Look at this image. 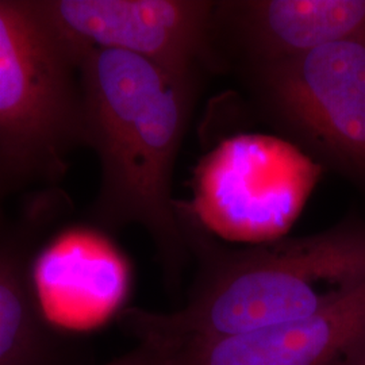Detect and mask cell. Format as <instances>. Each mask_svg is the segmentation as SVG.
<instances>
[{"instance_id": "obj_1", "label": "cell", "mask_w": 365, "mask_h": 365, "mask_svg": "<svg viewBox=\"0 0 365 365\" xmlns=\"http://www.w3.org/2000/svg\"><path fill=\"white\" fill-rule=\"evenodd\" d=\"M78 78L84 145L101 164L92 221L106 230L141 226L176 279L191 249L172 182L197 78L111 49L86 53Z\"/></svg>"}, {"instance_id": "obj_2", "label": "cell", "mask_w": 365, "mask_h": 365, "mask_svg": "<svg viewBox=\"0 0 365 365\" xmlns=\"http://www.w3.org/2000/svg\"><path fill=\"white\" fill-rule=\"evenodd\" d=\"M194 284L170 313L130 309L137 339L182 342L244 334L307 318L365 282V222L348 220L297 238L226 248L187 221Z\"/></svg>"}, {"instance_id": "obj_3", "label": "cell", "mask_w": 365, "mask_h": 365, "mask_svg": "<svg viewBox=\"0 0 365 365\" xmlns=\"http://www.w3.org/2000/svg\"><path fill=\"white\" fill-rule=\"evenodd\" d=\"M81 145L78 64L25 0H0V156L24 182H54Z\"/></svg>"}, {"instance_id": "obj_4", "label": "cell", "mask_w": 365, "mask_h": 365, "mask_svg": "<svg viewBox=\"0 0 365 365\" xmlns=\"http://www.w3.org/2000/svg\"><path fill=\"white\" fill-rule=\"evenodd\" d=\"M245 72L261 111L292 144L365 182V36Z\"/></svg>"}, {"instance_id": "obj_5", "label": "cell", "mask_w": 365, "mask_h": 365, "mask_svg": "<svg viewBox=\"0 0 365 365\" xmlns=\"http://www.w3.org/2000/svg\"><path fill=\"white\" fill-rule=\"evenodd\" d=\"M322 167L297 145L268 134H237L203 157L192 199L179 211L227 241L283 238L298 220Z\"/></svg>"}, {"instance_id": "obj_6", "label": "cell", "mask_w": 365, "mask_h": 365, "mask_svg": "<svg viewBox=\"0 0 365 365\" xmlns=\"http://www.w3.org/2000/svg\"><path fill=\"white\" fill-rule=\"evenodd\" d=\"M80 64L95 49L131 53L199 78L218 63L206 0H25Z\"/></svg>"}, {"instance_id": "obj_7", "label": "cell", "mask_w": 365, "mask_h": 365, "mask_svg": "<svg viewBox=\"0 0 365 365\" xmlns=\"http://www.w3.org/2000/svg\"><path fill=\"white\" fill-rule=\"evenodd\" d=\"M148 342L168 365H363L365 282L307 318L223 339Z\"/></svg>"}, {"instance_id": "obj_8", "label": "cell", "mask_w": 365, "mask_h": 365, "mask_svg": "<svg viewBox=\"0 0 365 365\" xmlns=\"http://www.w3.org/2000/svg\"><path fill=\"white\" fill-rule=\"evenodd\" d=\"M211 36L218 63L229 51L244 71L271 66L365 36V0L215 1Z\"/></svg>"}, {"instance_id": "obj_9", "label": "cell", "mask_w": 365, "mask_h": 365, "mask_svg": "<svg viewBox=\"0 0 365 365\" xmlns=\"http://www.w3.org/2000/svg\"><path fill=\"white\" fill-rule=\"evenodd\" d=\"M31 279L37 297H90L111 304L123 291L125 274L117 255L96 235L72 232L37 261Z\"/></svg>"}, {"instance_id": "obj_10", "label": "cell", "mask_w": 365, "mask_h": 365, "mask_svg": "<svg viewBox=\"0 0 365 365\" xmlns=\"http://www.w3.org/2000/svg\"><path fill=\"white\" fill-rule=\"evenodd\" d=\"M21 233H0V365H41L48 348Z\"/></svg>"}, {"instance_id": "obj_11", "label": "cell", "mask_w": 365, "mask_h": 365, "mask_svg": "<svg viewBox=\"0 0 365 365\" xmlns=\"http://www.w3.org/2000/svg\"><path fill=\"white\" fill-rule=\"evenodd\" d=\"M102 365H168V361L164 352L156 345L138 341L131 351Z\"/></svg>"}, {"instance_id": "obj_12", "label": "cell", "mask_w": 365, "mask_h": 365, "mask_svg": "<svg viewBox=\"0 0 365 365\" xmlns=\"http://www.w3.org/2000/svg\"><path fill=\"white\" fill-rule=\"evenodd\" d=\"M25 182H22L14 170L9 167V164L4 161V158L0 156V211L4 200L10 196V194L18 190Z\"/></svg>"}, {"instance_id": "obj_13", "label": "cell", "mask_w": 365, "mask_h": 365, "mask_svg": "<svg viewBox=\"0 0 365 365\" xmlns=\"http://www.w3.org/2000/svg\"><path fill=\"white\" fill-rule=\"evenodd\" d=\"M365 365V364H364Z\"/></svg>"}]
</instances>
